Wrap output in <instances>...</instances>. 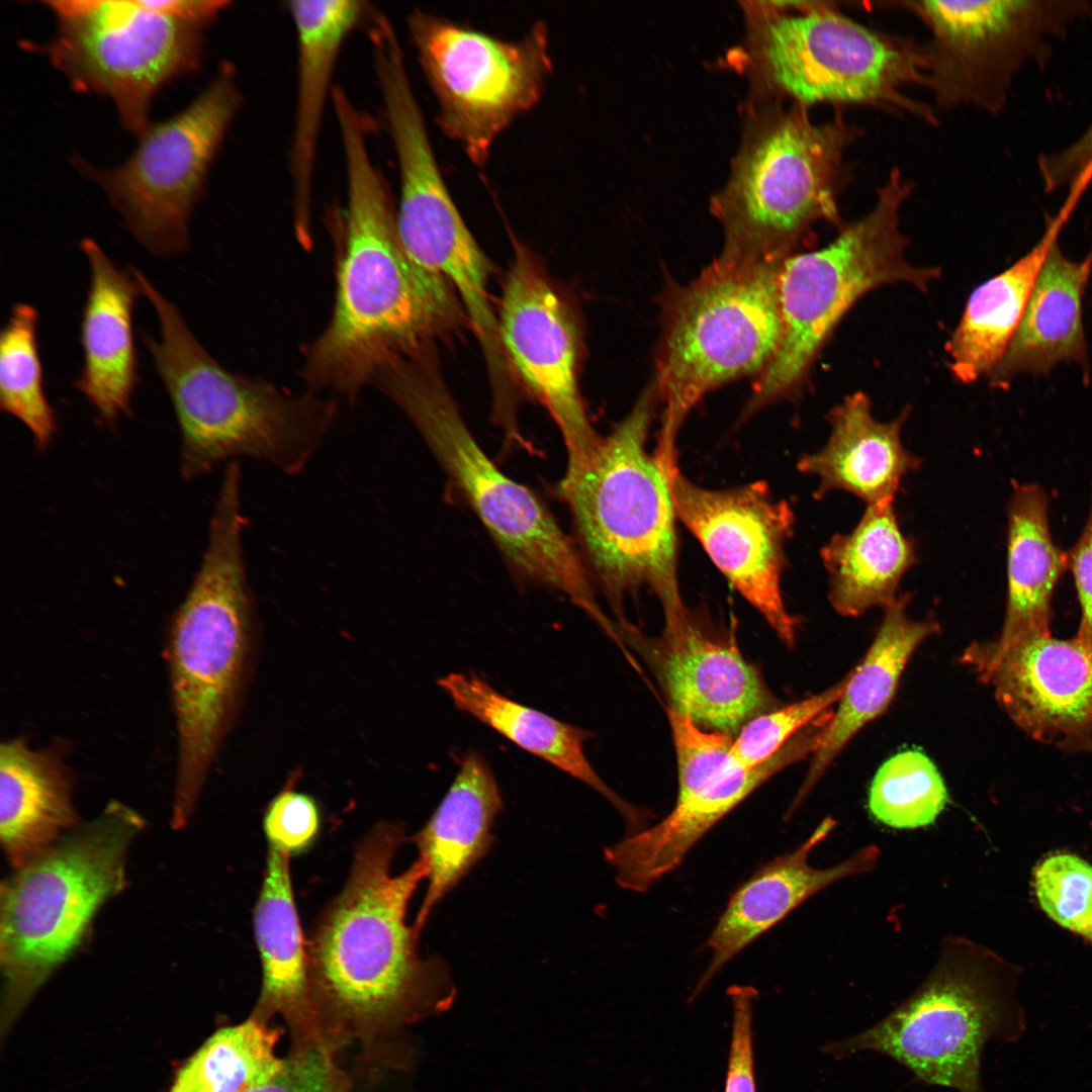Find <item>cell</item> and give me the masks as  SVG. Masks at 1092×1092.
<instances>
[{"label":"cell","instance_id":"cell-1","mask_svg":"<svg viewBox=\"0 0 1092 1092\" xmlns=\"http://www.w3.org/2000/svg\"><path fill=\"white\" fill-rule=\"evenodd\" d=\"M333 109L346 175L345 251L332 320L303 372L311 388L354 397L388 359L431 347L464 313L447 280L404 252L390 187L369 150L372 120L348 97Z\"/></svg>","mask_w":1092,"mask_h":1092},{"label":"cell","instance_id":"cell-2","mask_svg":"<svg viewBox=\"0 0 1092 1092\" xmlns=\"http://www.w3.org/2000/svg\"><path fill=\"white\" fill-rule=\"evenodd\" d=\"M405 832L375 825L358 843L348 881L306 939L314 1007L327 1037L362 1040L447 1008L455 996L440 957L422 958L407 908L427 868L393 875Z\"/></svg>","mask_w":1092,"mask_h":1092},{"label":"cell","instance_id":"cell-3","mask_svg":"<svg viewBox=\"0 0 1092 1092\" xmlns=\"http://www.w3.org/2000/svg\"><path fill=\"white\" fill-rule=\"evenodd\" d=\"M242 478L225 474L197 571L173 613L166 659L177 733L171 825L192 817L234 722L251 664L256 609L244 549Z\"/></svg>","mask_w":1092,"mask_h":1092},{"label":"cell","instance_id":"cell-4","mask_svg":"<svg viewBox=\"0 0 1092 1092\" xmlns=\"http://www.w3.org/2000/svg\"><path fill=\"white\" fill-rule=\"evenodd\" d=\"M129 269L158 318V339L143 335V341L179 426L181 477L195 480L240 457L287 475L306 469L330 433L335 404L232 373L199 343L179 308L143 272Z\"/></svg>","mask_w":1092,"mask_h":1092},{"label":"cell","instance_id":"cell-5","mask_svg":"<svg viewBox=\"0 0 1092 1092\" xmlns=\"http://www.w3.org/2000/svg\"><path fill=\"white\" fill-rule=\"evenodd\" d=\"M371 384L413 423L510 566L567 596L605 627L609 619L596 601L576 543L534 491L506 475L482 450L437 373L431 351L392 357Z\"/></svg>","mask_w":1092,"mask_h":1092},{"label":"cell","instance_id":"cell-6","mask_svg":"<svg viewBox=\"0 0 1092 1092\" xmlns=\"http://www.w3.org/2000/svg\"><path fill=\"white\" fill-rule=\"evenodd\" d=\"M755 102L728 181L712 210L725 235L720 257L784 259L818 222L841 226L852 180L846 159L862 130L838 112L822 123L809 108Z\"/></svg>","mask_w":1092,"mask_h":1092},{"label":"cell","instance_id":"cell-7","mask_svg":"<svg viewBox=\"0 0 1092 1092\" xmlns=\"http://www.w3.org/2000/svg\"><path fill=\"white\" fill-rule=\"evenodd\" d=\"M110 801L1 884L2 1030L82 945L101 907L126 886L129 847L145 828Z\"/></svg>","mask_w":1092,"mask_h":1092},{"label":"cell","instance_id":"cell-8","mask_svg":"<svg viewBox=\"0 0 1092 1092\" xmlns=\"http://www.w3.org/2000/svg\"><path fill=\"white\" fill-rule=\"evenodd\" d=\"M744 11L757 95L807 108L871 106L937 124L930 104L905 93L927 87L924 46L866 26L832 1H753Z\"/></svg>","mask_w":1092,"mask_h":1092},{"label":"cell","instance_id":"cell-9","mask_svg":"<svg viewBox=\"0 0 1092 1092\" xmlns=\"http://www.w3.org/2000/svg\"><path fill=\"white\" fill-rule=\"evenodd\" d=\"M654 384L606 437L587 466L558 492L569 507L576 545L619 618L627 595L652 590L663 615L685 607L677 572L675 509L666 475L647 440Z\"/></svg>","mask_w":1092,"mask_h":1092},{"label":"cell","instance_id":"cell-10","mask_svg":"<svg viewBox=\"0 0 1092 1092\" xmlns=\"http://www.w3.org/2000/svg\"><path fill=\"white\" fill-rule=\"evenodd\" d=\"M1019 973L991 948L948 935L931 971L909 997L873 1026L825 1044L823 1052L834 1060L879 1054L925 1085L985 1092V1045L1016 1041L1025 1030L1016 994Z\"/></svg>","mask_w":1092,"mask_h":1092},{"label":"cell","instance_id":"cell-11","mask_svg":"<svg viewBox=\"0 0 1092 1092\" xmlns=\"http://www.w3.org/2000/svg\"><path fill=\"white\" fill-rule=\"evenodd\" d=\"M786 258L719 256L669 300L653 383L663 406L654 456L664 471L677 467V434L701 398L759 374L772 359L782 338L779 273Z\"/></svg>","mask_w":1092,"mask_h":1092},{"label":"cell","instance_id":"cell-12","mask_svg":"<svg viewBox=\"0 0 1092 1092\" xmlns=\"http://www.w3.org/2000/svg\"><path fill=\"white\" fill-rule=\"evenodd\" d=\"M913 190L899 168L877 189L873 207L844 222L831 242L815 251L789 255L779 273L782 338L758 374L742 419L780 399L803 382L817 354L840 320L871 290L909 284L926 291L940 276L937 267L907 261L908 240L901 209Z\"/></svg>","mask_w":1092,"mask_h":1092},{"label":"cell","instance_id":"cell-13","mask_svg":"<svg viewBox=\"0 0 1092 1092\" xmlns=\"http://www.w3.org/2000/svg\"><path fill=\"white\" fill-rule=\"evenodd\" d=\"M57 31L46 46L71 87L109 98L123 126L140 136L156 93L196 72L212 23L179 18L144 0H55Z\"/></svg>","mask_w":1092,"mask_h":1092},{"label":"cell","instance_id":"cell-14","mask_svg":"<svg viewBox=\"0 0 1092 1092\" xmlns=\"http://www.w3.org/2000/svg\"><path fill=\"white\" fill-rule=\"evenodd\" d=\"M406 26L441 130L483 167L499 134L542 98L553 68L547 25L504 39L414 8Z\"/></svg>","mask_w":1092,"mask_h":1092},{"label":"cell","instance_id":"cell-15","mask_svg":"<svg viewBox=\"0 0 1092 1092\" xmlns=\"http://www.w3.org/2000/svg\"><path fill=\"white\" fill-rule=\"evenodd\" d=\"M243 100L236 68L224 62L183 110L150 124L123 163L110 169L80 158L74 163L102 189L139 244L158 257L179 255L187 249L191 214Z\"/></svg>","mask_w":1092,"mask_h":1092},{"label":"cell","instance_id":"cell-16","mask_svg":"<svg viewBox=\"0 0 1092 1092\" xmlns=\"http://www.w3.org/2000/svg\"><path fill=\"white\" fill-rule=\"evenodd\" d=\"M928 29L927 87L940 110L972 106L997 115L1028 66H1043L1079 21L1092 20L1082 0L895 2Z\"/></svg>","mask_w":1092,"mask_h":1092},{"label":"cell","instance_id":"cell-17","mask_svg":"<svg viewBox=\"0 0 1092 1092\" xmlns=\"http://www.w3.org/2000/svg\"><path fill=\"white\" fill-rule=\"evenodd\" d=\"M496 316L508 364L561 433L567 455L561 480H572L587 466L602 439L579 390V326L563 294L521 248L511 264Z\"/></svg>","mask_w":1092,"mask_h":1092},{"label":"cell","instance_id":"cell-18","mask_svg":"<svg viewBox=\"0 0 1092 1092\" xmlns=\"http://www.w3.org/2000/svg\"><path fill=\"white\" fill-rule=\"evenodd\" d=\"M666 478L676 517L778 637L794 647L799 621L787 610L781 587L794 525L788 503L777 500L762 481L710 489L678 467Z\"/></svg>","mask_w":1092,"mask_h":1092},{"label":"cell","instance_id":"cell-19","mask_svg":"<svg viewBox=\"0 0 1092 1092\" xmlns=\"http://www.w3.org/2000/svg\"><path fill=\"white\" fill-rule=\"evenodd\" d=\"M397 166L396 223L404 252L417 267L453 287L481 344L493 382L505 381L508 362L489 300V265L448 190L435 153L413 150Z\"/></svg>","mask_w":1092,"mask_h":1092},{"label":"cell","instance_id":"cell-20","mask_svg":"<svg viewBox=\"0 0 1092 1092\" xmlns=\"http://www.w3.org/2000/svg\"><path fill=\"white\" fill-rule=\"evenodd\" d=\"M961 662L1033 739L1058 744L1092 729V647L1076 637L1030 636L1004 647L973 642Z\"/></svg>","mask_w":1092,"mask_h":1092},{"label":"cell","instance_id":"cell-21","mask_svg":"<svg viewBox=\"0 0 1092 1092\" xmlns=\"http://www.w3.org/2000/svg\"><path fill=\"white\" fill-rule=\"evenodd\" d=\"M620 631L653 669L669 708L697 724L732 733L766 707L767 691L735 642L686 606L664 615L656 638L629 623Z\"/></svg>","mask_w":1092,"mask_h":1092},{"label":"cell","instance_id":"cell-22","mask_svg":"<svg viewBox=\"0 0 1092 1092\" xmlns=\"http://www.w3.org/2000/svg\"><path fill=\"white\" fill-rule=\"evenodd\" d=\"M828 717L821 715L765 762L744 767L732 756L710 778L677 792L673 809L653 826L627 834L604 850L617 884L643 893L674 871L721 819L788 765L817 751Z\"/></svg>","mask_w":1092,"mask_h":1092},{"label":"cell","instance_id":"cell-23","mask_svg":"<svg viewBox=\"0 0 1092 1092\" xmlns=\"http://www.w3.org/2000/svg\"><path fill=\"white\" fill-rule=\"evenodd\" d=\"M836 825L835 819L824 818L796 849L761 866L732 893L707 941L711 959L690 1002L736 954L805 901L843 879L874 871L881 855L876 844H868L825 869L809 863L811 852Z\"/></svg>","mask_w":1092,"mask_h":1092},{"label":"cell","instance_id":"cell-24","mask_svg":"<svg viewBox=\"0 0 1092 1092\" xmlns=\"http://www.w3.org/2000/svg\"><path fill=\"white\" fill-rule=\"evenodd\" d=\"M369 7L359 0L287 3L296 38L289 174L294 222L301 237L309 234L321 131L336 86L337 63L348 37L364 24Z\"/></svg>","mask_w":1092,"mask_h":1092},{"label":"cell","instance_id":"cell-25","mask_svg":"<svg viewBox=\"0 0 1092 1092\" xmlns=\"http://www.w3.org/2000/svg\"><path fill=\"white\" fill-rule=\"evenodd\" d=\"M80 247L90 281L80 323L83 363L74 384L97 421L112 426L130 415L139 381L133 310L142 293L130 270H121L95 241L84 239Z\"/></svg>","mask_w":1092,"mask_h":1092},{"label":"cell","instance_id":"cell-26","mask_svg":"<svg viewBox=\"0 0 1092 1092\" xmlns=\"http://www.w3.org/2000/svg\"><path fill=\"white\" fill-rule=\"evenodd\" d=\"M908 415L905 407L896 419L881 422L872 415L871 399L861 391L836 404L827 416L826 444L804 454L797 464L802 473L818 477L816 498L843 490L867 506L893 503L903 477L920 465L901 440Z\"/></svg>","mask_w":1092,"mask_h":1092},{"label":"cell","instance_id":"cell-27","mask_svg":"<svg viewBox=\"0 0 1092 1092\" xmlns=\"http://www.w3.org/2000/svg\"><path fill=\"white\" fill-rule=\"evenodd\" d=\"M290 855L268 845L266 869L254 909V933L263 971L254 1015L280 1014L293 1044L326 1038L311 996L306 939L294 901Z\"/></svg>","mask_w":1092,"mask_h":1092},{"label":"cell","instance_id":"cell-28","mask_svg":"<svg viewBox=\"0 0 1092 1092\" xmlns=\"http://www.w3.org/2000/svg\"><path fill=\"white\" fill-rule=\"evenodd\" d=\"M73 776L60 745L33 749L24 737L0 745V838L16 870L78 826Z\"/></svg>","mask_w":1092,"mask_h":1092},{"label":"cell","instance_id":"cell-29","mask_svg":"<svg viewBox=\"0 0 1092 1092\" xmlns=\"http://www.w3.org/2000/svg\"><path fill=\"white\" fill-rule=\"evenodd\" d=\"M502 806L488 763L478 751H469L441 803L413 838L428 880L413 925L418 937L435 906L488 851Z\"/></svg>","mask_w":1092,"mask_h":1092},{"label":"cell","instance_id":"cell-30","mask_svg":"<svg viewBox=\"0 0 1092 1092\" xmlns=\"http://www.w3.org/2000/svg\"><path fill=\"white\" fill-rule=\"evenodd\" d=\"M1092 274L1084 260L1068 258L1057 242L1035 282L1018 329L990 373V386L1008 388L1021 374L1048 375L1062 362L1079 365L1089 380L1083 298Z\"/></svg>","mask_w":1092,"mask_h":1092},{"label":"cell","instance_id":"cell-31","mask_svg":"<svg viewBox=\"0 0 1092 1092\" xmlns=\"http://www.w3.org/2000/svg\"><path fill=\"white\" fill-rule=\"evenodd\" d=\"M1086 187L1070 186V194L1049 220L1039 241L1001 273L970 295L947 343L949 368L956 380L970 384L989 376L1001 361L1022 320L1041 267L1058 242Z\"/></svg>","mask_w":1092,"mask_h":1092},{"label":"cell","instance_id":"cell-32","mask_svg":"<svg viewBox=\"0 0 1092 1092\" xmlns=\"http://www.w3.org/2000/svg\"><path fill=\"white\" fill-rule=\"evenodd\" d=\"M909 602L910 596L905 594L885 609L870 648L849 671L846 688L836 703L819 748L811 757L808 774L790 813L797 809L855 734L887 710L911 656L921 643L938 632L939 625L932 617L910 618Z\"/></svg>","mask_w":1092,"mask_h":1092},{"label":"cell","instance_id":"cell-33","mask_svg":"<svg viewBox=\"0 0 1092 1092\" xmlns=\"http://www.w3.org/2000/svg\"><path fill=\"white\" fill-rule=\"evenodd\" d=\"M438 684L460 711L600 793L623 816L627 834L647 827L648 813L622 800L590 764L586 730L514 701L473 673H449Z\"/></svg>","mask_w":1092,"mask_h":1092},{"label":"cell","instance_id":"cell-34","mask_svg":"<svg viewBox=\"0 0 1092 1092\" xmlns=\"http://www.w3.org/2000/svg\"><path fill=\"white\" fill-rule=\"evenodd\" d=\"M1007 597L1003 626L991 643L1004 647L1025 637L1051 635L1055 587L1068 568L1054 542L1049 498L1035 483H1014L1007 506Z\"/></svg>","mask_w":1092,"mask_h":1092},{"label":"cell","instance_id":"cell-35","mask_svg":"<svg viewBox=\"0 0 1092 1092\" xmlns=\"http://www.w3.org/2000/svg\"><path fill=\"white\" fill-rule=\"evenodd\" d=\"M828 598L841 616L858 617L898 599L904 574L916 563L914 542L899 525L893 503L868 505L857 525L822 547Z\"/></svg>","mask_w":1092,"mask_h":1092},{"label":"cell","instance_id":"cell-36","mask_svg":"<svg viewBox=\"0 0 1092 1092\" xmlns=\"http://www.w3.org/2000/svg\"><path fill=\"white\" fill-rule=\"evenodd\" d=\"M252 1015L215 1031L179 1069L169 1092H250L276 1075L280 1029Z\"/></svg>","mask_w":1092,"mask_h":1092},{"label":"cell","instance_id":"cell-37","mask_svg":"<svg viewBox=\"0 0 1092 1092\" xmlns=\"http://www.w3.org/2000/svg\"><path fill=\"white\" fill-rule=\"evenodd\" d=\"M38 320L33 305L17 302L1 330L0 408L25 426L35 449L43 453L53 443L58 424L44 391Z\"/></svg>","mask_w":1092,"mask_h":1092},{"label":"cell","instance_id":"cell-38","mask_svg":"<svg viewBox=\"0 0 1092 1092\" xmlns=\"http://www.w3.org/2000/svg\"><path fill=\"white\" fill-rule=\"evenodd\" d=\"M947 803V789L936 765L914 749L896 753L881 765L868 799L872 816L895 829L929 826Z\"/></svg>","mask_w":1092,"mask_h":1092},{"label":"cell","instance_id":"cell-39","mask_svg":"<svg viewBox=\"0 0 1092 1092\" xmlns=\"http://www.w3.org/2000/svg\"><path fill=\"white\" fill-rule=\"evenodd\" d=\"M1037 902L1055 922L1092 942V866L1069 852H1056L1034 869Z\"/></svg>","mask_w":1092,"mask_h":1092},{"label":"cell","instance_id":"cell-40","mask_svg":"<svg viewBox=\"0 0 1092 1092\" xmlns=\"http://www.w3.org/2000/svg\"><path fill=\"white\" fill-rule=\"evenodd\" d=\"M850 672L830 688L745 723L731 747V756L744 767H754L776 755L798 733L838 702Z\"/></svg>","mask_w":1092,"mask_h":1092},{"label":"cell","instance_id":"cell-41","mask_svg":"<svg viewBox=\"0 0 1092 1092\" xmlns=\"http://www.w3.org/2000/svg\"><path fill=\"white\" fill-rule=\"evenodd\" d=\"M338 1049L330 1039L293 1044L280 1071L250 1092H347L349 1080L337 1064Z\"/></svg>","mask_w":1092,"mask_h":1092},{"label":"cell","instance_id":"cell-42","mask_svg":"<svg viewBox=\"0 0 1092 1092\" xmlns=\"http://www.w3.org/2000/svg\"><path fill=\"white\" fill-rule=\"evenodd\" d=\"M321 826L316 802L290 786L280 791L268 804L263 828L269 845L291 854L308 848Z\"/></svg>","mask_w":1092,"mask_h":1092},{"label":"cell","instance_id":"cell-43","mask_svg":"<svg viewBox=\"0 0 1092 1092\" xmlns=\"http://www.w3.org/2000/svg\"><path fill=\"white\" fill-rule=\"evenodd\" d=\"M727 993L732 1005V1028L724 1092H757L752 1017L758 992L751 986L733 985Z\"/></svg>","mask_w":1092,"mask_h":1092},{"label":"cell","instance_id":"cell-44","mask_svg":"<svg viewBox=\"0 0 1092 1092\" xmlns=\"http://www.w3.org/2000/svg\"><path fill=\"white\" fill-rule=\"evenodd\" d=\"M1092 165V120L1069 146L1041 154L1037 159L1038 174L1046 193L1071 183Z\"/></svg>","mask_w":1092,"mask_h":1092},{"label":"cell","instance_id":"cell-45","mask_svg":"<svg viewBox=\"0 0 1092 1092\" xmlns=\"http://www.w3.org/2000/svg\"><path fill=\"white\" fill-rule=\"evenodd\" d=\"M1067 559L1081 607V620L1075 637L1092 647V494L1085 526L1077 542L1067 552Z\"/></svg>","mask_w":1092,"mask_h":1092},{"label":"cell","instance_id":"cell-46","mask_svg":"<svg viewBox=\"0 0 1092 1092\" xmlns=\"http://www.w3.org/2000/svg\"><path fill=\"white\" fill-rule=\"evenodd\" d=\"M1065 751L1087 752L1092 754V729L1082 734L1070 737L1058 743Z\"/></svg>","mask_w":1092,"mask_h":1092},{"label":"cell","instance_id":"cell-47","mask_svg":"<svg viewBox=\"0 0 1092 1092\" xmlns=\"http://www.w3.org/2000/svg\"><path fill=\"white\" fill-rule=\"evenodd\" d=\"M1083 260L1088 265V267L1090 269H1092V245H1091V248H1090L1088 254L1086 255V257Z\"/></svg>","mask_w":1092,"mask_h":1092}]
</instances>
